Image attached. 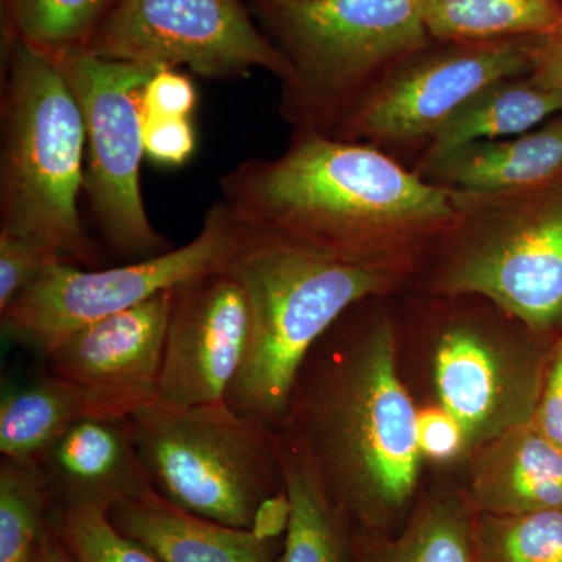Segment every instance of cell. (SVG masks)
Here are the masks:
<instances>
[{
	"mask_svg": "<svg viewBox=\"0 0 562 562\" xmlns=\"http://www.w3.org/2000/svg\"><path fill=\"white\" fill-rule=\"evenodd\" d=\"M417 436L420 452L428 460L450 462L461 454H468L461 425L442 406L420 409L417 414Z\"/></svg>",
	"mask_w": 562,
	"mask_h": 562,
	"instance_id": "cell-31",
	"label": "cell"
},
{
	"mask_svg": "<svg viewBox=\"0 0 562 562\" xmlns=\"http://www.w3.org/2000/svg\"><path fill=\"white\" fill-rule=\"evenodd\" d=\"M87 50L157 68L187 66L206 79H239L254 69L281 85L292 79L290 61L241 0H120Z\"/></svg>",
	"mask_w": 562,
	"mask_h": 562,
	"instance_id": "cell-11",
	"label": "cell"
},
{
	"mask_svg": "<svg viewBox=\"0 0 562 562\" xmlns=\"http://www.w3.org/2000/svg\"><path fill=\"white\" fill-rule=\"evenodd\" d=\"M546 355L476 324H457L435 347L436 394L464 431L468 454L531 424Z\"/></svg>",
	"mask_w": 562,
	"mask_h": 562,
	"instance_id": "cell-12",
	"label": "cell"
},
{
	"mask_svg": "<svg viewBox=\"0 0 562 562\" xmlns=\"http://www.w3.org/2000/svg\"><path fill=\"white\" fill-rule=\"evenodd\" d=\"M144 154L161 166L184 165L195 150L190 117H158L143 113Z\"/></svg>",
	"mask_w": 562,
	"mask_h": 562,
	"instance_id": "cell-29",
	"label": "cell"
},
{
	"mask_svg": "<svg viewBox=\"0 0 562 562\" xmlns=\"http://www.w3.org/2000/svg\"><path fill=\"white\" fill-rule=\"evenodd\" d=\"M88 416L72 387L47 373L0 403V453L3 460L36 465L55 439Z\"/></svg>",
	"mask_w": 562,
	"mask_h": 562,
	"instance_id": "cell-23",
	"label": "cell"
},
{
	"mask_svg": "<svg viewBox=\"0 0 562 562\" xmlns=\"http://www.w3.org/2000/svg\"><path fill=\"white\" fill-rule=\"evenodd\" d=\"M221 201L257 235L349 265L412 271L422 249L464 216L462 192L408 171L372 144L294 127L276 158L224 173Z\"/></svg>",
	"mask_w": 562,
	"mask_h": 562,
	"instance_id": "cell-1",
	"label": "cell"
},
{
	"mask_svg": "<svg viewBox=\"0 0 562 562\" xmlns=\"http://www.w3.org/2000/svg\"><path fill=\"white\" fill-rule=\"evenodd\" d=\"M280 458L290 516L276 562H346L351 524L331 501L312 453L281 430Z\"/></svg>",
	"mask_w": 562,
	"mask_h": 562,
	"instance_id": "cell-20",
	"label": "cell"
},
{
	"mask_svg": "<svg viewBox=\"0 0 562 562\" xmlns=\"http://www.w3.org/2000/svg\"><path fill=\"white\" fill-rule=\"evenodd\" d=\"M532 38L430 43L395 66L327 133L379 149L428 146L476 92L530 74Z\"/></svg>",
	"mask_w": 562,
	"mask_h": 562,
	"instance_id": "cell-10",
	"label": "cell"
},
{
	"mask_svg": "<svg viewBox=\"0 0 562 562\" xmlns=\"http://www.w3.org/2000/svg\"><path fill=\"white\" fill-rule=\"evenodd\" d=\"M60 260V255L41 244L0 233V313L5 312L50 265Z\"/></svg>",
	"mask_w": 562,
	"mask_h": 562,
	"instance_id": "cell-28",
	"label": "cell"
},
{
	"mask_svg": "<svg viewBox=\"0 0 562 562\" xmlns=\"http://www.w3.org/2000/svg\"><path fill=\"white\" fill-rule=\"evenodd\" d=\"M473 517L464 491L436 492L394 536L351 527L346 562H476Z\"/></svg>",
	"mask_w": 562,
	"mask_h": 562,
	"instance_id": "cell-19",
	"label": "cell"
},
{
	"mask_svg": "<svg viewBox=\"0 0 562 562\" xmlns=\"http://www.w3.org/2000/svg\"><path fill=\"white\" fill-rule=\"evenodd\" d=\"M431 291L479 295L536 333H562V173L503 194L462 192Z\"/></svg>",
	"mask_w": 562,
	"mask_h": 562,
	"instance_id": "cell-7",
	"label": "cell"
},
{
	"mask_svg": "<svg viewBox=\"0 0 562 562\" xmlns=\"http://www.w3.org/2000/svg\"><path fill=\"white\" fill-rule=\"evenodd\" d=\"M0 99V233L95 268L102 247L79 206L87 131L55 55L7 35Z\"/></svg>",
	"mask_w": 562,
	"mask_h": 562,
	"instance_id": "cell-4",
	"label": "cell"
},
{
	"mask_svg": "<svg viewBox=\"0 0 562 562\" xmlns=\"http://www.w3.org/2000/svg\"><path fill=\"white\" fill-rule=\"evenodd\" d=\"M52 508L116 503L150 490L140 464L131 419L85 416L74 422L40 458Z\"/></svg>",
	"mask_w": 562,
	"mask_h": 562,
	"instance_id": "cell-15",
	"label": "cell"
},
{
	"mask_svg": "<svg viewBox=\"0 0 562 562\" xmlns=\"http://www.w3.org/2000/svg\"><path fill=\"white\" fill-rule=\"evenodd\" d=\"M531 425L562 452V333L547 355L541 394Z\"/></svg>",
	"mask_w": 562,
	"mask_h": 562,
	"instance_id": "cell-32",
	"label": "cell"
},
{
	"mask_svg": "<svg viewBox=\"0 0 562 562\" xmlns=\"http://www.w3.org/2000/svg\"><path fill=\"white\" fill-rule=\"evenodd\" d=\"M87 131L83 194L106 249L143 261L173 249L155 231L140 191V92L157 66L111 60L87 49L55 55Z\"/></svg>",
	"mask_w": 562,
	"mask_h": 562,
	"instance_id": "cell-8",
	"label": "cell"
},
{
	"mask_svg": "<svg viewBox=\"0 0 562 562\" xmlns=\"http://www.w3.org/2000/svg\"><path fill=\"white\" fill-rule=\"evenodd\" d=\"M243 231L241 246L228 268L246 292L249 333L225 402L236 413L281 431L299 373L314 346L344 314L366 299L394 290L409 271L349 265Z\"/></svg>",
	"mask_w": 562,
	"mask_h": 562,
	"instance_id": "cell-3",
	"label": "cell"
},
{
	"mask_svg": "<svg viewBox=\"0 0 562 562\" xmlns=\"http://www.w3.org/2000/svg\"><path fill=\"white\" fill-rule=\"evenodd\" d=\"M425 180L471 194L528 190L562 173V114L509 138L476 140L419 165Z\"/></svg>",
	"mask_w": 562,
	"mask_h": 562,
	"instance_id": "cell-18",
	"label": "cell"
},
{
	"mask_svg": "<svg viewBox=\"0 0 562 562\" xmlns=\"http://www.w3.org/2000/svg\"><path fill=\"white\" fill-rule=\"evenodd\" d=\"M292 68L281 114L327 133L386 74L431 43L422 0H257Z\"/></svg>",
	"mask_w": 562,
	"mask_h": 562,
	"instance_id": "cell-5",
	"label": "cell"
},
{
	"mask_svg": "<svg viewBox=\"0 0 562 562\" xmlns=\"http://www.w3.org/2000/svg\"><path fill=\"white\" fill-rule=\"evenodd\" d=\"M465 497L475 513L512 516L562 509V452L531 424L472 454Z\"/></svg>",
	"mask_w": 562,
	"mask_h": 562,
	"instance_id": "cell-17",
	"label": "cell"
},
{
	"mask_svg": "<svg viewBox=\"0 0 562 562\" xmlns=\"http://www.w3.org/2000/svg\"><path fill=\"white\" fill-rule=\"evenodd\" d=\"M35 562H72L50 522L46 532H44L43 539H41Z\"/></svg>",
	"mask_w": 562,
	"mask_h": 562,
	"instance_id": "cell-34",
	"label": "cell"
},
{
	"mask_svg": "<svg viewBox=\"0 0 562 562\" xmlns=\"http://www.w3.org/2000/svg\"><path fill=\"white\" fill-rule=\"evenodd\" d=\"M50 525L72 562H160L117 531L98 506L52 508Z\"/></svg>",
	"mask_w": 562,
	"mask_h": 562,
	"instance_id": "cell-27",
	"label": "cell"
},
{
	"mask_svg": "<svg viewBox=\"0 0 562 562\" xmlns=\"http://www.w3.org/2000/svg\"><path fill=\"white\" fill-rule=\"evenodd\" d=\"M120 0H3L7 35L52 55L87 49Z\"/></svg>",
	"mask_w": 562,
	"mask_h": 562,
	"instance_id": "cell-24",
	"label": "cell"
},
{
	"mask_svg": "<svg viewBox=\"0 0 562 562\" xmlns=\"http://www.w3.org/2000/svg\"><path fill=\"white\" fill-rule=\"evenodd\" d=\"M561 2H562V0H561Z\"/></svg>",
	"mask_w": 562,
	"mask_h": 562,
	"instance_id": "cell-35",
	"label": "cell"
},
{
	"mask_svg": "<svg viewBox=\"0 0 562 562\" xmlns=\"http://www.w3.org/2000/svg\"><path fill=\"white\" fill-rule=\"evenodd\" d=\"M560 114V92L539 83L531 74L494 81L469 99L432 136L420 165L476 140L522 135Z\"/></svg>",
	"mask_w": 562,
	"mask_h": 562,
	"instance_id": "cell-21",
	"label": "cell"
},
{
	"mask_svg": "<svg viewBox=\"0 0 562 562\" xmlns=\"http://www.w3.org/2000/svg\"><path fill=\"white\" fill-rule=\"evenodd\" d=\"M131 424L150 486L184 512L250 530L283 494L280 431L227 402L191 408L151 403Z\"/></svg>",
	"mask_w": 562,
	"mask_h": 562,
	"instance_id": "cell-6",
	"label": "cell"
},
{
	"mask_svg": "<svg viewBox=\"0 0 562 562\" xmlns=\"http://www.w3.org/2000/svg\"><path fill=\"white\" fill-rule=\"evenodd\" d=\"M417 414L394 325L336 322L303 362L283 430L305 443L351 527L390 531L419 482Z\"/></svg>",
	"mask_w": 562,
	"mask_h": 562,
	"instance_id": "cell-2",
	"label": "cell"
},
{
	"mask_svg": "<svg viewBox=\"0 0 562 562\" xmlns=\"http://www.w3.org/2000/svg\"><path fill=\"white\" fill-rule=\"evenodd\" d=\"M530 74L562 95V21L552 31L532 38Z\"/></svg>",
	"mask_w": 562,
	"mask_h": 562,
	"instance_id": "cell-33",
	"label": "cell"
},
{
	"mask_svg": "<svg viewBox=\"0 0 562 562\" xmlns=\"http://www.w3.org/2000/svg\"><path fill=\"white\" fill-rule=\"evenodd\" d=\"M52 497L36 465L0 464V562H35Z\"/></svg>",
	"mask_w": 562,
	"mask_h": 562,
	"instance_id": "cell-25",
	"label": "cell"
},
{
	"mask_svg": "<svg viewBox=\"0 0 562 562\" xmlns=\"http://www.w3.org/2000/svg\"><path fill=\"white\" fill-rule=\"evenodd\" d=\"M243 238L241 225L217 201L206 211L195 238L149 260L109 269L55 261L0 313L3 328L18 342L49 357L80 328L225 268Z\"/></svg>",
	"mask_w": 562,
	"mask_h": 562,
	"instance_id": "cell-9",
	"label": "cell"
},
{
	"mask_svg": "<svg viewBox=\"0 0 562 562\" xmlns=\"http://www.w3.org/2000/svg\"><path fill=\"white\" fill-rule=\"evenodd\" d=\"M425 25L435 41L479 43L531 38L562 21L561 0H422Z\"/></svg>",
	"mask_w": 562,
	"mask_h": 562,
	"instance_id": "cell-22",
	"label": "cell"
},
{
	"mask_svg": "<svg viewBox=\"0 0 562 562\" xmlns=\"http://www.w3.org/2000/svg\"><path fill=\"white\" fill-rule=\"evenodd\" d=\"M198 105V91L190 77L176 68H160L140 92L144 114L158 117H191Z\"/></svg>",
	"mask_w": 562,
	"mask_h": 562,
	"instance_id": "cell-30",
	"label": "cell"
},
{
	"mask_svg": "<svg viewBox=\"0 0 562 562\" xmlns=\"http://www.w3.org/2000/svg\"><path fill=\"white\" fill-rule=\"evenodd\" d=\"M109 519L160 562H276L281 550L280 536L203 519L154 487L116 503Z\"/></svg>",
	"mask_w": 562,
	"mask_h": 562,
	"instance_id": "cell-16",
	"label": "cell"
},
{
	"mask_svg": "<svg viewBox=\"0 0 562 562\" xmlns=\"http://www.w3.org/2000/svg\"><path fill=\"white\" fill-rule=\"evenodd\" d=\"M473 547L476 562H562V509L475 513Z\"/></svg>",
	"mask_w": 562,
	"mask_h": 562,
	"instance_id": "cell-26",
	"label": "cell"
},
{
	"mask_svg": "<svg viewBox=\"0 0 562 562\" xmlns=\"http://www.w3.org/2000/svg\"><path fill=\"white\" fill-rule=\"evenodd\" d=\"M173 290L80 328L54 349L50 373L79 394L88 416L131 419L157 397Z\"/></svg>",
	"mask_w": 562,
	"mask_h": 562,
	"instance_id": "cell-13",
	"label": "cell"
},
{
	"mask_svg": "<svg viewBox=\"0 0 562 562\" xmlns=\"http://www.w3.org/2000/svg\"><path fill=\"white\" fill-rule=\"evenodd\" d=\"M249 305L228 265L173 290L157 397L168 408L225 402L241 366Z\"/></svg>",
	"mask_w": 562,
	"mask_h": 562,
	"instance_id": "cell-14",
	"label": "cell"
}]
</instances>
